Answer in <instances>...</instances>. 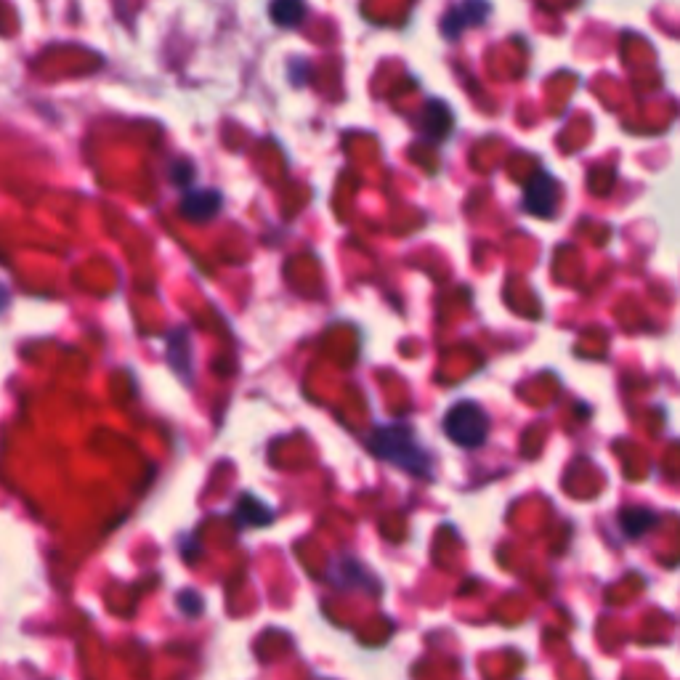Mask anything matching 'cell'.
Returning <instances> with one entry per match:
<instances>
[{
    "instance_id": "1",
    "label": "cell",
    "mask_w": 680,
    "mask_h": 680,
    "mask_svg": "<svg viewBox=\"0 0 680 680\" xmlns=\"http://www.w3.org/2000/svg\"><path fill=\"white\" fill-rule=\"evenodd\" d=\"M370 449L380 460L399 465L402 471L412 473V476H420V479L431 476V455L420 447L410 425H380L370 436Z\"/></svg>"
},
{
    "instance_id": "2",
    "label": "cell",
    "mask_w": 680,
    "mask_h": 680,
    "mask_svg": "<svg viewBox=\"0 0 680 680\" xmlns=\"http://www.w3.org/2000/svg\"><path fill=\"white\" fill-rule=\"evenodd\" d=\"M444 433L455 441L457 447L476 449L487 441L489 418L479 404L460 402L447 412L444 418Z\"/></svg>"
},
{
    "instance_id": "3",
    "label": "cell",
    "mask_w": 680,
    "mask_h": 680,
    "mask_svg": "<svg viewBox=\"0 0 680 680\" xmlns=\"http://www.w3.org/2000/svg\"><path fill=\"white\" fill-rule=\"evenodd\" d=\"M556 197H558V184L556 178L548 176V173H537V176L529 181L524 192V208L526 213H532L537 218H550L556 213Z\"/></svg>"
},
{
    "instance_id": "4",
    "label": "cell",
    "mask_w": 680,
    "mask_h": 680,
    "mask_svg": "<svg viewBox=\"0 0 680 680\" xmlns=\"http://www.w3.org/2000/svg\"><path fill=\"white\" fill-rule=\"evenodd\" d=\"M221 210V194L216 189H197V192H189L181 200V216L186 221H194V224H205V221H213Z\"/></svg>"
},
{
    "instance_id": "5",
    "label": "cell",
    "mask_w": 680,
    "mask_h": 680,
    "mask_svg": "<svg viewBox=\"0 0 680 680\" xmlns=\"http://www.w3.org/2000/svg\"><path fill=\"white\" fill-rule=\"evenodd\" d=\"M487 14H489L487 0H463V3L457 8H452L447 19H444V35L457 38L465 27H476V24L484 22Z\"/></svg>"
},
{
    "instance_id": "6",
    "label": "cell",
    "mask_w": 680,
    "mask_h": 680,
    "mask_svg": "<svg viewBox=\"0 0 680 680\" xmlns=\"http://www.w3.org/2000/svg\"><path fill=\"white\" fill-rule=\"evenodd\" d=\"M423 117L425 133H428L433 141H441L449 131H452V115H449V109L444 107L441 101H431Z\"/></svg>"
},
{
    "instance_id": "7",
    "label": "cell",
    "mask_w": 680,
    "mask_h": 680,
    "mask_svg": "<svg viewBox=\"0 0 680 680\" xmlns=\"http://www.w3.org/2000/svg\"><path fill=\"white\" fill-rule=\"evenodd\" d=\"M271 19L279 27H298L306 19V3L303 0H271Z\"/></svg>"
},
{
    "instance_id": "8",
    "label": "cell",
    "mask_w": 680,
    "mask_h": 680,
    "mask_svg": "<svg viewBox=\"0 0 680 680\" xmlns=\"http://www.w3.org/2000/svg\"><path fill=\"white\" fill-rule=\"evenodd\" d=\"M237 518L245 521V526H261V524H269L271 513H269V508L261 503V500H255L253 495H245L240 500V505H237Z\"/></svg>"
},
{
    "instance_id": "9",
    "label": "cell",
    "mask_w": 680,
    "mask_h": 680,
    "mask_svg": "<svg viewBox=\"0 0 680 680\" xmlns=\"http://www.w3.org/2000/svg\"><path fill=\"white\" fill-rule=\"evenodd\" d=\"M649 524H654V516H651V513H643V510H633V513H625V516H622V526H625V532L630 534V537L643 534V529Z\"/></svg>"
}]
</instances>
